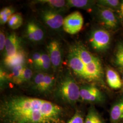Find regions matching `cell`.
<instances>
[{"mask_svg": "<svg viewBox=\"0 0 123 123\" xmlns=\"http://www.w3.org/2000/svg\"><path fill=\"white\" fill-rule=\"evenodd\" d=\"M42 54V53L37 52V53H34L31 57V63L33 64L34 66L37 68H38V67L41 60Z\"/></svg>", "mask_w": 123, "mask_h": 123, "instance_id": "cell-28", "label": "cell"}, {"mask_svg": "<svg viewBox=\"0 0 123 123\" xmlns=\"http://www.w3.org/2000/svg\"><path fill=\"white\" fill-rule=\"evenodd\" d=\"M6 37L5 34L3 31H1L0 32V50L2 51L5 48L6 41Z\"/></svg>", "mask_w": 123, "mask_h": 123, "instance_id": "cell-29", "label": "cell"}, {"mask_svg": "<svg viewBox=\"0 0 123 123\" xmlns=\"http://www.w3.org/2000/svg\"><path fill=\"white\" fill-rule=\"evenodd\" d=\"M83 24L84 18L82 15L79 11H75L64 18L62 27L67 33L74 35L80 31Z\"/></svg>", "mask_w": 123, "mask_h": 123, "instance_id": "cell-6", "label": "cell"}, {"mask_svg": "<svg viewBox=\"0 0 123 123\" xmlns=\"http://www.w3.org/2000/svg\"><path fill=\"white\" fill-rule=\"evenodd\" d=\"M68 66L75 74L84 81L105 86L100 60L80 43L71 46L68 56Z\"/></svg>", "mask_w": 123, "mask_h": 123, "instance_id": "cell-2", "label": "cell"}, {"mask_svg": "<svg viewBox=\"0 0 123 123\" xmlns=\"http://www.w3.org/2000/svg\"><path fill=\"white\" fill-rule=\"evenodd\" d=\"M84 117L81 112L77 110L67 123H84Z\"/></svg>", "mask_w": 123, "mask_h": 123, "instance_id": "cell-27", "label": "cell"}, {"mask_svg": "<svg viewBox=\"0 0 123 123\" xmlns=\"http://www.w3.org/2000/svg\"><path fill=\"white\" fill-rule=\"evenodd\" d=\"M119 11H120V16L122 18L123 21V0L121 1V5H120V7L119 9Z\"/></svg>", "mask_w": 123, "mask_h": 123, "instance_id": "cell-31", "label": "cell"}, {"mask_svg": "<svg viewBox=\"0 0 123 123\" xmlns=\"http://www.w3.org/2000/svg\"><path fill=\"white\" fill-rule=\"evenodd\" d=\"M15 10L12 6H7L2 8L0 12V23L4 25L8 22L9 19L14 14Z\"/></svg>", "mask_w": 123, "mask_h": 123, "instance_id": "cell-21", "label": "cell"}, {"mask_svg": "<svg viewBox=\"0 0 123 123\" xmlns=\"http://www.w3.org/2000/svg\"><path fill=\"white\" fill-rule=\"evenodd\" d=\"M114 61L117 66L123 68V43H119L117 45Z\"/></svg>", "mask_w": 123, "mask_h": 123, "instance_id": "cell-24", "label": "cell"}, {"mask_svg": "<svg viewBox=\"0 0 123 123\" xmlns=\"http://www.w3.org/2000/svg\"><path fill=\"white\" fill-rule=\"evenodd\" d=\"M35 3L47 5L51 9L60 11L67 7V0H40L35 1Z\"/></svg>", "mask_w": 123, "mask_h": 123, "instance_id": "cell-17", "label": "cell"}, {"mask_svg": "<svg viewBox=\"0 0 123 123\" xmlns=\"http://www.w3.org/2000/svg\"><path fill=\"white\" fill-rule=\"evenodd\" d=\"M98 16L102 24L106 27L114 30L118 26V19L114 11L105 7L99 6Z\"/></svg>", "mask_w": 123, "mask_h": 123, "instance_id": "cell-8", "label": "cell"}, {"mask_svg": "<svg viewBox=\"0 0 123 123\" xmlns=\"http://www.w3.org/2000/svg\"><path fill=\"white\" fill-rule=\"evenodd\" d=\"M48 50L52 65L55 69H57L60 65L62 61L60 44L57 40H53L48 44Z\"/></svg>", "mask_w": 123, "mask_h": 123, "instance_id": "cell-9", "label": "cell"}, {"mask_svg": "<svg viewBox=\"0 0 123 123\" xmlns=\"http://www.w3.org/2000/svg\"><path fill=\"white\" fill-rule=\"evenodd\" d=\"M45 73L39 72L33 75L31 79L32 86L35 90L42 92L44 83V76Z\"/></svg>", "mask_w": 123, "mask_h": 123, "instance_id": "cell-19", "label": "cell"}, {"mask_svg": "<svg viewBox=\"0 0 123 123\" xmlns=\"http://www.w3.org/2000/svg\"><path fill=\"white\" fill-rule=\"evenodd\" d=\"M0 85L2 86L4 83L8 80L9 77L8 75L6 74V73L4 72L1 68H0Z\"/></svg>", "mask_w": 123, "mask_h": 123, "instance_id": "cell-30", "label": "cell"}, {"mask_svg": "<svg viewBox=\"0 0 123 123\" xmlns=\"http://www.w3.org/2000/svg\"><path fill=\"white\" fill-rule=\"evenodd\" d=\"M122 75H123V77H122V80H123V74H122Z\"/></svg>", "mask_w": 123, "mask_h": 123, "instance_id": "cell-32", "label": "cell"}, {"mask_svg": "<svg viewBox=\"0 0 123 123\" xmlns=\"http://www.w3.org/2000/svg\"><path fill=\"white\" fill-rule=\"evenodd\" d=\"M51 65H52V63L49 54L42 53L38 69L43 71L48 70L50 68Z\"/></svg>", "mask_w": 123, "mask_h": 123, "instance_id": "cell-25", "label": "cell"}, {"mask_svg": "<svg viewBox=\"0 0 123 123\" xmlns=\"http://www.w3.org/2000/svg\"><path fill=\"white\" fill-rule=\"evenodd\" d=\"M56 93L62 101L74 105L80 100V87L74 77L68 74L59 82Z\"/></svg>", "mask_w": 123, "mask_h": 123, "instance_id": "cell-3", "label": "cell"}, {"mask_svg": "<svg viewBox=\"0 0 123 123\" xmlns=\"http://www.w3.org/2000/svg\"><path fill=\"white\" fill-rule=\"evenodd\" d=\"M84 123H105L104 119L95 109L91 106L88 109Z\"/></svg>", "mask_w": 123, "mask_h": 123, "instance_id": "cell-15", "label": "cell"}, {"mask_svg": "<svg viewBox=\"0 0 123 123\" xmlns=\"http://www.w3.org/2000/svg\"><path fill=\"white\" fill-rule=\"evenodd\" d=\"M110 119L111 123H119L123 120V98L116 101L111 108Z\"/></svg>", "mask_w": 123, "mask_h": 123, "instance_id": "cell-13", "label": "cell"}, {"mask_svg": "<svg viewBox=\"0 0 123 123\" xmlns=\"http://www.w3.org/2000/svg\"><path fill=\"white\" fill-rule=\"evenodd\" d=\"M106 79L107 83L110 88L118 89L122 87L123 83L118 73L110 68L106 70Z\"/></svg>", "mask_w": 123, "mask_h": 123, "instance_id": "cell-12", "label": "cell"}, {"mask_svg": "<svg viewBox=\"0 0 123 123\" xmlns=\"http://www.w3.org/2000/svg\"><path fill=\"white\" fill-rule=\"evenodd\" d=\"M121 2L118 0H99L96 1L98 6L110 9L113 11L119 10Z\"/></svg>", "mask_w": 123, "mask_h": 123, "instance_id": "cell-20", "label": "cell"}, {"mask_svg": "<svg viewBox=\"0 0 123 123\" xmlns=\"http://www.w3.org/2000/svg\"><path fill=\"white\" fill-rule=\"evenodd\" d=\"M21 41L15 33L10 34L6 37L5 49V57H12L15 55L21 49Z\"/></svg>", "mask_w": 123, "mask_h": 123, "instance_id": "cell-10", "label": "cell"}, {"mask_svg": "<svg viewBox=\"0 0 123 123\" xmlns=\"http://www.w3.org/2000/svg\"><path fill=\"white\" fill-rule=\"evenodd\" d=\"M55 83V79L52 75L45 74L44 83L41 93L49 92L53 89Z\"/></svg>", "mask_w": 123, "mask_h": 123, "instance_id": "cell-23", "label": "cell"}, {"mask_svg": "<svg viewBox=\"0 0 123 123\" xmlns=\"http://www.w3.org/2000/svg\"><path fill=\"white\" fill-rule=\"evenodd\" d=\"M33 76V73L31 69L26 66H25L21 79L20 84L30 82L32 79Z\"/></svg>", "mask_w": 123, "mask_h": 123, "instance_id": "cell-26", "label": "cell"}, {"mask_svg": "<svg viewBox=\"0 0 123 123\" xmlns=\"http://www.w3.org/2000/svg\"><path fill=\"white\" fill-rule=\"evenodd\" d=\"M26 58V53L24 50L21 49L13 56L5 57L4 62L6 66L12 68L16 66L24 65Z\"/></svg>", "mask_w": 123, "mask_h": 123, "instance_id": "cell-14", "label": "cell"}, {"mask_svg": "<svg viewBox=\"0 0 123 123\" xmlns=\"http://www.w3.org/2000/svg\"><path fill=\"white\" fill-rule=\"evenodd\" d=\"M67 113L50 101L25 96H12L1 101V123H66Z\"/></svg>", "mask_w": 123, "mask_h": 123, "instance_id": "cell-1", "label": "cell"}, {"mask_svg": "<svg viewBox=\"0 0 123 123\" xmlns=\"http://www.w3.org/2000/svg\"><path fill=\"white\" fill-rule=\"evenodd\" d=\"M41 16L45 24L53 29H59L63 25L64 19L59 11L46 8L42 10Z\"/></svg>", "mask_w": 123, "mask_h": 123, "instance_id": "cell-7", "label": "cell"}, {"mask_svg": "<svg viewBox=\"0 0 123 123\" xmlns=\"http://www.w3.org/2000/svg\"><path fill=\"white\" fill-rule=\"evenodd\" d=\"M96 2V1L94 0H67V7L89 9L91 8Z\"/></svg>", "mask_w": 123, "mask_h": 123, "instance_id": "cell-16", "label": "cell"}, {"mask_svg": "<svg viewBox=\"0 0 123 123\" xmlns=\"http://www.w3.org/2000/svg\"><path fill=\"white\" fill-rule=\"evenodd\" d=\"M80 100L90 103H101L105 100L104 93L94 84L80 86Z\"/></svg>", "mask_w": 123, "mask_h": 123, "instance_id": "cell-5", "label": "cell"}, {"mask_svg": "<svg viewBox=\"0 0 123 123\" xmlns=\"http://www.w3.org/2000/svg\"><path fill=\"white\" fill-rule=\"evenodd\" d=\"M111 37L110 32L104 29H97L92 31L89 42L92 49L97 51H105L109 48Z\"/></svg>", "mask_w": 123, "mask_h": 123, "instance_id": "cell-4", "label": "cell"}, {"mask_svg": "<svg viewBox=\"0 0 123 123\" xmlns=\"http://www.w3.org/2000/svg\"><path fill=\"white\" fill-rule=\"evenodd\" d=\"M26 35L28 39L33 42H39L44 37V32L36 22H29L26 26Z\"/></svg>", "mask_w": 123, "mask_h": 123, "instance_id": "cell-11", "label": "cell"}, {"mask_svg": "<svg viewBox=\"0 0 123 123\" xmlns=\"http://www.w3.org/2000/svg\"><path fill=\"white\" fill-rule=\"evenodd\" d=\"M23 21V18L21 14L15 13L9 19L8 24L11 29L15 30L18 29L22 25Z\"/></svg>", "mask_w": 123, "mask_h": 123, "instance_id": "cell-22", "label": "cell"}, {"mask_svg": "<svg viewBox=\"0 0 123 123\" xmlns=\"http://www.w3.org/2000/svg\"><path fill=\"white\" fill-rule=\"evenodd\" d=\"M25 66L24 65H20L12 68L11 73L8 75L9 80H12L15 84H20Z\"/></svg>", "mask_w": 123, "mask_h": 123, "instance_id": "cell-18", "label": "cell"}]
</instances>
